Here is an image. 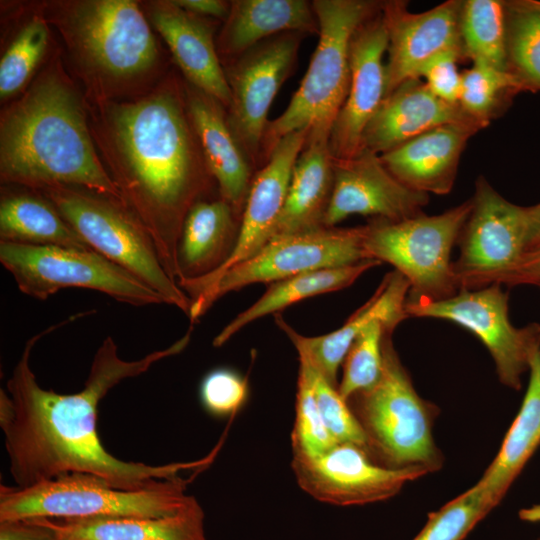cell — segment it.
Wrapping results in <instances>:
<instances>
[{
    "label": "cell",
    "instance_id": "obj_12",
    "mask_svg": "<svg viewBox=\"0 0 540 540\" xmlns=\"http://www.w3.org/2000/svg\"><path fill=\"white\" fill-rule=\"evenodd\" d=\"M65 27L78 56L105 77L130 79L147 72L156 61L154 35L134 1L77 2Z\"/></svg>",
    "mask_w": 540,
    "mask_h": 540
},
{
    "label": "cell",
    "instance_id": "obj_29",
    "mask_svg": "<svg viewBox=\"0 0 540 540\" xmlns=\"http://www.w3.org/2000/svg\"><path fill=\"white\" fill-rule=\"evenodd\" d=\"M529 384L502 445L475 484L497 506L540 445V350L532 357Z\"/></svg>",
    "mask_w": 540,
    "mask_h": 540
},
{
    "label": "cell",
    "instance_id": "obj_10",
    "mask_svg": "<svg viewBox=\"0 0 540 540\" xmlns=\"http://www.w3.org/2000/svg\"><path fill=\"white\" fill-rule=\"evenodd\" d=\"M0 263L22 293L39 300L65 288H83L133 306L165 303L153 289L94 250L0 242Z\"/></svg>",
    "mask_w": 540,
    "mask_h": 540
},
{
    "label": "cell",
    "instance_id": "obj_27",
    "mask_svg": "<svg viewBox=\"0 0 540 540\" xmlns=\"http://www.w3.org/2000/svg\"><path fill=\"white\" fill-rule=\"evenodd\" d=\"M332 189L329 141H307L293 167L273 237L323 227Z\"/></svg>",
    "mask_w": 540,
    "mask_h": 540
},
{
    "label": "cell",
    "instance_id": "obj_21",
    "mask_svg": "<svg viewBox=\"0 0 540 540\" xmlns=\"http://www.w3.org/2000/svg\"><path fill=\"white\" fill-rule=\"evenodd\" d=\"M186 105L219 196L242 217L254 167L228 124L225 107L192 85L186 92Z\"/></svg>",
    "mask_w": 540,
    "mask_h": 540
},
{
    "label": "cell",
    "instance_id": "obj_33",
    "mask_svg": "<svg viewBox=\"0 0 540 540\" xmlns=\"http://www.w3.org/2000/svg\"><path fill=\"white\" fill-rule=\"evenodd\" d=\"M526 90L523 82L511 71L473 63L462 73L458 103L468 116L487 126L515 94Z\"/></svg>",
    "mask_w": 540,
    "mask_h": 540
},
{
    "label": "cell",
    "instance_id": "obj_19",
    "mask_svg": "<svg viewBox=\"0 0 540 540\" xmlns=\"http://www.w3.org/2000/svg\"><path fill=\"white\" fill-rule=\"evenodd\" d=\"M388 34L380 10L355 31L350 45V86L329 137L336 159H348L363 150L364 131L386 95L383 61Z\"/></svg>",
    "mask_w": 540,
    "mask_h": 540
},
{
    "label": "cell",
    "instance_id": "obj_1",
    "mask_svg": "<svg viewBox=\"0 0 540 540\" xmlns=\"http://www.w3.org/2000/svg\"><path fill=\"white\" fill-rule=\"evenodd\" d=\"M75 320L32 336L25 344L6 388L0 390V427L16 487H29L62 475L96 476L121 489L160 487L183 470H203L215 455L192 462L148 465L118 459L102 445L97 410L104 396L121 381L146 372L158 361L179 354L190 342L191 329L169 347L138 360H124L112 337L96 350L83 388L61 394L42 388L30 366L34 345L45 334Z\"/></svg>",
    "mask_w": 540,
    "mask_h": 540
},
{
    "label": "cell",
    "instance_id": "obj_7",
    "mask_svg": "<svg viewBox=\"0 0 540 540\" xmlns=\"http://www.w3.org/2000/svg\"><path fill=\"white\" fill-rule=\"evenodd\" d=\"M41 192L92 250L188 316L189 297L168 276L150 233L123 201L74 186L49 187Z\"/></svg>",
    "mask_w": 540,
    "mask_h": 540
},
{
    "label": "cell",
    "instance_id": "obj_16",
    "mask_svg": "<svg viewBox=\"0 0 540 540\" xmlns=\"http://www.w3.org/2000/svg\"><path fill=\"white\" fill-rule=\"evenodd\" d=\"M462 2L448 0L421 13L409 11L405 1L381 4L388 34L385 97L402 83L420 78L425 66L435 58L445 54L464 57L460 34Z\"/></svg>",
    "mask_w": 540,
    "mask_h": 540
},
{
    "label": "cell",
    "instance_id": "obj_18",
    "mask_svg": "<svg viewBox=\"0 0 540 540\" xmlns=\"http://www.w3.org/2000/svg\"><path fill=\"white\" fill-rule=\"evenodd\" d=\"M307 140V131L292 132L274 147L267 162L254 174L241 217L235 247L228 260L215 272L178 282L192 300L232 266L262 249L273 237L283 208L295 162Z\"/></svg>",
    "mask_w": 540,
    "mask_h": 540
},
{
    "label": "cell",
    "instance_id": "obj_46",
    "mask_svg": "<svg viewBox=\"0 0 540 540\" xmlns=\"http://www.w3.org/2000/svg\"><path fill=\"white\" fill-rule=\"evenodd\" d=\"M518 515L522 521L529 523H540V502L521 509Z\"/></svg>",
    "mask_w": 540,
    "mask_h": 540
},
{
    "label": "cell",
    "instance_id": "obj_42",
    "mask_svg": "<svg viewBox=\"0 0 540 540\" xmlns=\"http://www.w3.org/2000/svg\"><path fill=\"white\" fill-rule=\"evenodd\" d=\"M0 540H61L47 518L0 521Z\"/></svg>",
    "mask_w": 540,
    "mask_h": 540
},
{
    "label": "cell",
    "instance_id": "obj_26",
    "mask_svg": "<svg viewBox=\"0 0 540 540\" xmlns=\"http://www.w3.org/2000/svg\"><path fill=\"white\" fill-rule=\"evenodd\" d=\"M219 37V51L237 57L273 36L318 34L312 2L306 0H234Z\"/></svg>",
    "mask_w": 540,
    "mask_h": 540
},
{
    "label": "cell",
    "instance_id": "obj_24",
    "mask_svg": "<svg viewBox=\"0 0 540 540\" xmlns=\"http://www.w3.org/2000/svg\"><path fill=\"white\" fill-rule=\"evenodd\" d=\"M150 16L190 84L228 108L231 93L215 48L212 26L173 1L157 2Z\"/></svg>",
    "mask_w": 540,
    "mask_h": 540
},
{
    "label": "cell",
    "instance_id": "obj_36",
    "mask_svg": "<svg viewBox=\"0 0 540 540\" xmlns=\"http://www.w3.org/2000/svg\"><path fill=\"white\" fill-rule=\"evenodd\" d=\"M496 506L476 486L430 512L413 540H463Z\"/></svg>",
    "mask_w": 540,
    "mask_h": 540
},
{
    "label": "cell",
    "instance_id": "obj_43",
    "mask_svg": "<svg viewBox=\"0 0 540 540\" xmlns=\"http://www.w3.org/2000/svg\"><path fill=\"white\" fill-rule=\"evenodd\" d=\"M540 283V247L525 252L516 265L499 278L497 284L509 286Z\"/></svg>",
    "mask_w": 540,
    "mask_h": 540
},
{
    "label": "cell",
    "instance_id": "obj_39",
    "mask_svg": "<svg viewBox=\"0 0 540 540\" xmlns=\"http://www.w3.org/2000/svg\"><path fill=\"white\" fill-rule=\"evenodd\" d=\"M299 363H302L309 373L318 408L333 439L337 443L355 444L368 452L366 436L338 387L331 384L305 360L299 358Z\"/></svg>",
    "mask_w": 540,
    "mask_h": 540
},
{
    "label": "cell",
    "instance_id": "obj_34",
    "mask_svg": "<svg viewBox=\"0 0 540 540\" xmlns=\"http://www.w3.org/2000/svg\"><path fill=\"white\" fill-rule=\"evenodd\" d=\"M505 4L509 70L528 91L540 90V15L527 0Z\"/></svg>",
    "mask_w": 540,
    "mask_h": 540
},
{
    "label": "cell",
    "instance_id": "obj_49",
    "mask_svg": "<svg viewBox=\"0 0 540 540\" xmlns=\"http://www.w3.org/2000/svg\"><path fill=\"white\" fill-rule=\"evenodd\" d=\"M538 540H540V538Z\"/></svg>",
    "mask_w": 540,
    "mask_h": 540
},
{
    "label": "cell",
    "instance_id": "obj_45",
    "mask_svg": "<svg viewBox=\"0 0 540 540\" xmlns=\"http://www.w3.org/2000/svg\"><path fill=\"white\" fill-rule=\"evenodd\" d=\"M525 215L527 226V251H530L540 247V203L525 207Z\"/></svg>",
    "mask_w": 540,
    "mask_h": 540
},
{
    "label": "cell",
    "instance_id": "obj_48",
    "mask_svg": "<svg viewBox=\"0 0 540 540\" xmlns=\"http://www.w3.org/2000/svg\"><path fill=\"white\" fill-rule=\"evenodd\" d=\"M537 286H539V287H540V283H538V285H537Z\"/></svg>",
    "mask_w": 540,
    "mask_h": 540
},
{
    "label": "cell",
    "instance_id": "obj_23",
    "mask_svg": "<svg viewBox=\"0 0 540 540\" xmlns=\"http://www.w3.org/2000/svg\"><path fill=\"white\" fill-rule=\"evenodd\" d=\"M455 122L482 124L459 103L436 97L420 78L411 79L384 98L364 131L363 149L382 155L433 128Z\"/></svg>",
    "mask_w": 540,
    "mask_h": 540
},
{
    "label": "cell",
    "instance_id": "obj_8",
    "mask_svg": "<svg viewBox=\"0 0 540 540\" xmlns=\"http://www.w3.org/2000/svg\"><path fill=\"white\" fill-rule=\"evenodd\" d=\"M472 200L442 214L373 220L366 226L368 259L391 264L410 284L409 297L448 298L459 291L451 250L471 213Z\"/></svg>",
    "mask_w": 540,
    "mask_h": 540
},
{
    "label": "cell",
    "instance_id": "obj_11",
    "mask_svg": "<svg viewBox=\"0 0 540 540\" xmlns=\"http://www.w3.org/2000/svg\"><path fill=\"white\" fill-rule=\"evenodd\" d=\"M408 316L452 321L474 333L490 352L502 384L519 390L533 355L540 350V325L517 328L509 320L508 295L500 284L460 289L441 300L409 297Z\"/></svg>",
    "mask_w": 540,
    "mask_h": 540
},
{
    "label": "cell",
    "instance_id": "obj_4",
    "mask_svg": "<svg viewBox=\"0 0 540 540\" xmlns=\"http://www.w3.org/2000/svg\"><path fill=\"white\" fill-rule=\"evenodd\" d=\"M381 4L366 0H314L319 40L300 86L287 108L268 122L261 144L262 166L286 135L305 130L307 141L328 140L350 86V45L357 28Z\"/></svg>",
    "mask_w": 540,
    "mask_h": 540
},
{
    "label": "cell",
    "instance_id": "obj_22",
    "mask_svg": "<svg viewBox=\"0 0 540 540\" xmlns=\"http://www.w3.org/2000/svg\"><path fill=\"white\" fill-rule=\"evenodd\" d=\"M483 128L476 122L444 124L380 155V158L389 172L407 187L428 195H444L454 185L468 139Z\"/></svg>",
    "mask_w": 540,
    "mask_h": 540
},
{
    "label": "cell",
    "instance_id": "obj_28",
    "mask_svg": "<svg viewBox=\"0 0 540 540\" xmlns=\"http://www.w3.org/2000/svg\"><path fill=\"white\" fill-rule=\"evenodd\" d=\"M204 518L194 497L168 516L49 520L61 540H207Z\"/></svg>",
    "mask_w": 540,
    "mask_h": 540
},
{
    "label": "cell",
    "instance_id": "obj_17",
    "mask_svg": "<svg viewBox=\"0 0 540 540\" xmlns=\"http://www.w3.org/2000/svg\"><path fill=\"white\" fill-rule=\"evenodd\" d=\"M428 201V194L394 177L380 155L363 149L352 158H333V189L324 226L335 227L351 215L399 221L423 213Z\"/></svg>",
    "mask_w": 540,
    "mask_h": 540
},
{
    "label": "cell",
    "instance_id": "obj_41",
    "mask_svg": "<svg viewBox=\"0 0 540 540\" xmlns=\"http://www.w3.org/2000/svg\"><path fill=\"white\" fill-rule=\"evenodd\" d=\"M461 58L457 54L439 56L425 66L420 76L436 97L450 104H458L460 97L462 73L457 62Z\"/></svg>",
    "mask_w": 540,
    "mask_h": 540
},
{
    "label": "cell",
    "instance_id": "obj_35",
    "mask_svg": "<svg viewBox=\"0 0 540 540\" xmlns=\"http://www.w3.org/2000/svg\"><path fill=\"white\" fill-rule=\"evenodd\" d=\"M395 328L376 320L352 343L344 361L338 390L347 401L355 393L371 387L379 379L383 365V339Z\"/></svg>",
    "mask_w": 540,
    "mask_h": 540
},
{
    "label": "cell",
    "instance_id": "obj_30",
    "mask_svg": "<svg viewBox=\"0 0 540 540\" xmlns=\"http://www.w3.org/2000/svg\"><path fill=\"white\" fill-rule=\"evenodd\" d=\"M380 264L379 261L367 259L350 265L301 273L270 283L255 303L239 313L217 334L213 346L224 345L242 328L268 314H276L306 298L346 288L365 271Z\"/></svg>",
    "mask_w": 540,
    "mask_h": 540
},
{
    "label": "cell",
    "instance_id": "obj_14",
    "mask_svg": "<svg viewBox=\"0 0 540 540\" xmlns=\"http://www.w3.org/2000/svg\"><path fill=\"white\" fill-rule=\"evenodd\" d=\"M289 32L264 40L224 69L230 88L228 124L253 167L261 165V144L268 112L291 74L303 36Z\"/></svg>",
    "mask_w": 540,
    "mask_h": 540
},
{
    "label": "cell",
    "instance_id": "obj_5",
    "mask_svg": "<svg viewBox=\"0 0 540 540\" xmlns=\"http://www.w3.org/2000/svg\"><path fill=\"white\" fill-rule=\"evenodd\" d=\"M393 331L383 339V365L371 387L352 395L347 403L367 439L371 458L389 468L440 469L442 455L432 425L436 408L414 389L392 343Z\"/></svg>",
    "mask_w": 540,
    "mask_h": 540
},
{
    "label": "cell",
    "instance_id": "obj_44",
    "mask_svg": "<svg viewBox=\"0 0 540 540\" xmlns=\"http://www.w3.org/2000/svg\"><path fill=\"white\" fill-rule=\"evenodd\" d=\"M180 8L200 17H213L226 20L231 3L222 0H174Z\"/></svg>",
    "mask_w": 540,
    "mask_h": 540
},
{
    "label": "cell",
    "instance_id": "obj_13",
    "mask_svg": "<svg viewBox=\"0 0 540 540\" xmlns=\"http://www.w3.org/2000/svg\"><path fill=\"white\" fill-rule=\"evenodd\" d=\"M471 200L453 262L459 290L497 283L527 251L525 207L507 201L484 177L477 179Z\"/></svg>",
    "mask_w": 540,
    "mask_h": 540
},
{
    "label": "cell",
    "instance_id": "obj_6",
    "mask_svg": "<svg viewBox=\"0 0 540 540\" xmlns=\"http://www.w3.org/2000/svg\"><path fill=\"white\" fill-rule=\"evenodd\" d=\"M188 483L177 477L157 488L127 490L70 473L24 488L1 485L0 521L168 516L194 499L185 493Z\"/></svg>",
    "mask_w": 540,
    "mask_h": 540
},
{
    "label": "cell",
    "instance_id": "obj_31",
    "mask_svg": "<svg viewBox=\"0 0 540 540\" xmlns=\"http://www.w3.org/2000/svg\"><path fill=\"white\" fill-rule=\"evenodd\" d=\"M0 242L92 250L41 191L1 195Z\"/></svg>",
    "mask_w": 540,
    "mask_h": 540
},
{
    "label": "cell",
    "instance_id": "obj_40",
    "mask_svg": "<svg viewBox=\"0 0 540 540\" xmlns=\"http://www.w3.org/2000/svg\"><path fill=\"white\" fill-rule=\"evenodd\" d=\"M199 397L203 408L212 416L235 415L247 400V379L232 368H215L203 377Z\"/></svg>",
    "mask_w": 540,
    "mask_h": 540
},
{
    "label": "cell",
    "instance_id": "obj_15",
    "mask_svg": "<svg viewBox=\"0 0 540 540\" xmlns=\"http://www.w3.org/2000/svg\"><path fill=\"white\" fill-rule=\"evenodd\" d=\"M291 466L304 492L320 502L337 506L389 499L406 483L429 473L422 467H385L352 443H337L316 456L293 454Z\"/></svg>",
    "mask_w": 540,
    "mask_h": 540
},
{
    "label": "cell",
    "instance_id": "obj_3",
    "mask_svg": "<svg viewBox=\"0 0 540 540\" xmlns=\"http://www.w3.org/2000/svg\"><path fill=\"white\" fill-rule=\"evenodd\" d=\"M0 176L38 191L74 186L123 201L95 151L79 99L55 73L41 75L2 115Z\"/></svg>",
    "mask_w": 540,
    "mask_h": 540
},
{
    "label": "cell",
    "instance_id": "obj_2",
    "mask_svg": "<svg viewBox=\"0 0 540 540\" xmlns=\"http://www.w3.org/2000/svg\"><path fill=\"white\" fill-rule=\"evenodd\" d=\"M109 129L116 155L111 178L123 203L150 233L166 273L177 282L184 219L214 182L186 101L174 90H162L117 105Z\"/></svg>",
    "mask_w": 540,
    "mask_h": 540
},
{
    "label": "cell",
    "instance_id": "obj_47",
    "mask_svg": "<svg viewBox=\"0 0 540 540\" xmlns=\"http://www.w3.org/2000/svg\"><path fill=\"white\" fill-rule=\"evenodd\" d=\"M527 2L540 15V1L539 0H527Z\"/></svg>",
    "mask_w": 540,
    "mask_h": 540
},
{
    "label": "cell",
    "instance_id": "obj_9",
    "mask_svg": "<svg viewBox=\"0 0 540 540\" xmlns=\"http://www.w3.org/2000/svg\"><path fill=\"white\" fill-rule=\"evenodd\" d=\"M366 226L319 227L276 236L249 259L216 278L191 300L188 318L198 321L224 295L255 283H273L301 273L367 260Z\"/></svg>",
    "mask_w": 540,
    "mask_h": 540
},
{
    "label": "cell",
    "instance_id": "obj_37",
    "mask_svg": "<svg viewBox=\"0 0 540 540\" xmlns=\"http://www.w3.org/2000/svg\"><path fill=\"white\" fill-rule=\"evenodd\" d=\"M48 37L46 23L37 17L21 29L0 61L1 99L24 87L45 53Z\"/></svg>",
    "mask_w": 540,
    "mask_h": 540
},
{
    "label": "cell",
    "instance_id": "obj_20",
    "mask_svg": "<svg viewBox=\"0 0 540 540\" xmlns=\"http://www.w3.org/2000/svg\"><path fill=\"white\" fill-rule=\"evenodd\" d=\"M410 291L407 279L396 270L388 273L373 296L337 330L319 336H304L293 329L280 315L275 322L305 360L331 384L338 387L340 365L359 334L376 320L396 328L409 317L405 305Z\"/></svg>",
    "mask_w": 540,
    "mask_h": 540
},
{
    "label": "cell",
    "instance_id": "obj_32",
    "mask_svg": "<svg viewBox=\"0 0 540 540\" xmlns=\"http://www.w3.org/2000/svg\"><path fill=\"white\" fill-rule=\"evenodd\" d=\"M464 56L473 63L510 71L507 53L506 4L498 0H467L460 11Z\"/></svg>",
    "mask_w": 540,
    "mask_h": 540
},
{
    "label": "cell",
    "instance_id": "obj_25",
    "mask_svg": "<svg viewBox=\"0 0 540 540\" xmlns=\"http://www.w3.org/2000/svg\"><path fill=\"white\" fill-rule=\"evenodd\" d=\"M241 217L222 198L202 199L187 213L177 248L178 281L205 277L231 255Z\"/></svg>",
    "mask_w": 540,
    "mask_h": 540
},
{
    "label": "cell",
    "instance_id": "obj_38",
    "mask_svg": "<svg viewBox=\"0 0 540 540\" xmlns=\"http://www.w3.org/2000/svg\"><path fill=\"white\" fill-rule=\"evenodd\" d=\"M291 442L293 454L306 456L319 455L337 444L325 426L309 373L302 363H299Z\"/></svg>",
    "mask_w": 540,
    "mask_h": 540
}]
</instances>
